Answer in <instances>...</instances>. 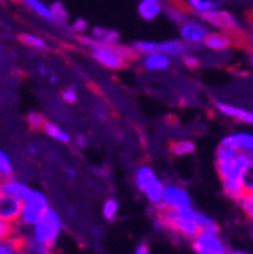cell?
I'll list each match as a JSON object with an SVG mask.
<instances>
[{"mask_svg":"<svg viewBox=\"0 0 253 254\" xmlns=\"http://www.w3.org/2000/svg\"><path fill=\"white\" fill-rule=\"evenodd\" d=\"M253 165V156L246 154V153H238L237 157L234 159V162L231 165V170L228 173L226 177L229 179H235V180H244L246 173L249 171V168ZM225 177V179H226Z\"/></svg>","mask_w":253,"mask_h":254,"instance_id":"obj_15","label":"cell"},{"mask_svg":"<svg viewBox=\"0 0 253 254\" xmlns=\"http://www.w3.org/2000/svg\"><path fill=\"white\" fill-rule=\"evenodd\" d=\"M156 52L164 53L173 59V58H182L188 52V47L182 40H167V41L156 43Z\"/></svg>","mask_w":253,"mask_h":254,"instance_id":"obj_18","label":"cell"},{"mask_svg":"<svg viewBox=\"0 0 253 254\" xmlns=\"http://www.w3.org/2000/svg\"><path fill=\"white\" fill-rule=\"evenodd\" d=\"M49 80H50V83H56V82H58V77H56V76H50Z\"/></svg>","mask_w":253,"mask_h":254,"instance_id":"obj_40","label":"cell"},{"mask_svg":"<svg viewBox=\"0 0 253 254\" xmlns=\"http://www.w3.org/2000/svg\"><path fill=\"white\" fill-rule=\"evenodd\" d=\"M73 141H75V144H76L78 147H81V148H84V147L88 145V138H86L84 133H78V135L73 138Z\"/></svg>","mask_w":253,"mask_h":254,"instance_id":"obj_37","label":"cell"},{"mask_svg":"<svg viewBox=\"0 0 253 254\" xmlns=\"http://www.w3.org/2000/svg\"><path fill=\"white\" fill-rule=\"evenodd\" d=\"M228 254H246V251H243V250H229V253Z\"/></svg>","mask_w":253,"mask_h":254,"instance_id":"obj_39","label":"cell"},{"mask_svg":"<svg viewBox=\"0 0 253 254\" xmlns=\"http://www.w3.org/2000/svg\"><path fill=\"white\" fill-rule=\"evenodd\" d=\"M221 189H223V192L228 198L234 200L235 203L247 192L246 190V186H244V182L241 180H235V179H221Z\"/></svg>","mask_w":253,"mask_h":254,"instance_id":"obj_19","label":"cell"},{"mask_svg":"<svg viewBox=\"0 0 253 254\" xmlns=\"http://www.w3.org/2000/svg\"><path fill=\"white\" fill-rule=\"evenodd\" d=\"M237 204L243 210L244 216L253 222V190H247V192L237 201Z\"/></svg>","mask_w":253,"mask_h":254,"instance_id":"obj_25","label":"cell"},{"mask_svg":"<svg viewBox=\"0 0 253 254\" xmlns=\"http://www.w3.org/2000/svg\"><path fill=\"white\" fill-rule=\"evenodd\" d=\"M164 11L163 0H140L138 3V14L146 21H153Z\"/></svg>","mask_w":253,"mask_h":254,"instance_id":"obj_17","label":"cell"},{"mask_svg":"<svg viewBox=\"0 0 253 254\" xmlns=\"http://www.w3.org/2000/svg\"><path fill=\"white\" fill-rule=\"evenodd\" d=\"M209 27L206 23H203L200 18H191V17H186L180 24H179V35L180 40L188 46H203L206 37L209 35Z\"/></svg>","mask_w":253,"mask_h":254,"instance_id":"obj_7","label":"cell"},{"mask_svg":"<svg viewBox=\"0 0 253 254\" xmlns=\"http://www.w3.org/2000/svg\"><path fill=\"white\" fill-rule=\"evenodd\" d=\"M215 109L218 114H221L226 118L235 120L237 123H241L246 126H253V111L250 109H244V108L225 103V102H215Z\"/></svg>","mask_w":253,"mask_h":254,"instance_id":"obj_11","label":"cell"},{"mask_svg":"<svg viewBox=\"0 0 253 254\" xmlns=\"http://www.w3.org/2000/svg\"><path fill=\"white\" fill-rule=\"evenodd\" d=\"M102 213H103V218L106 221H109V222L115 221L118 213H120V203H118V200H115L112 197L106 198L103 206H102Z\"/></svg>","mask_w":253,"mask_h":254,"instance_id":"obj_24","label":"cell"},{"mask_svg":"<svg viewBox=\"0 0 253 254\" xmlns=\"http://www.w3.org/2000/svg\"><path fill=\"white\" fill-rule=\"evenodd\" d=\"M84 44L91 49V55L102 67L109 70H121L126 64L132 61L137 55L131 47H124L120 44H102L94 38H81Z\"/></svg>","mask_w":253,"mask_h":254,"instance_id":"obj_1","label":"cell"},{"mask_svg":"<svg viewBox=\"0 0 253 254\" xmlns=\"http://www.w3.org/2000/svg\"><path fill=\"white\" fill-rule=\"evenodd\" d=\"M180 59H182L183 65H185L186 68L194 70V68H197V67L200 65V59H199L194 53H188V52H186Z\"/></svg>","mask_w":253,"mask_h":254,"instance_id":"obj_31","label":"cell"},{"mask_svg":"<svg viewBox=\"0 0 253 254\" xmlns=\"http://www.w3.org/2000/svg\"><path fill=\"white\" fill-rule=\"evenodd\" d=\"M246 254H252V253H249V251H246Z\"/></svg>","mask_w":253,"mask_h":254,"instance_id":"obj_41","label":"cell"},{"mask_svg":"<svg viewBox=\"0 0 253 254\" xmlns=\"http://www.w3.org/2000/svg\"><path fill=\"white\" fill-rule=\"evenodd\" d=\"M158 207L170 209V210H182L186 207H193V197L186 188L170 182V183H166L164 186L163 200Z\"/></svg>","mask_w":253,"mask_h":254,"instance_id":"obj_6","label":"cell"},{"mask_svg":"<svg viewBox=\"0 0 253 254\" xmlns=\"http://www.w3.org/2000/svg\"><path fill=\"white\" fill-rule=\"evenodd\" d=\"M18 38H20V41H21L24 46H27V47H30V49H35V50H46V47H47L46 41H44L41 37H37V35H32V34H21Z\"/></svg>","mask_w":253,"mask_h":254,"instance_id":"obj_26","label":"cell"},{"mask_svg":"<svg viewBox=\"0 0 253 254\" xmlns=\"http://www.w3.org/2000/svg\"><path fill=\"white\" fill-rule=\"evenodd\" d=\"M171 58L164 53H152L143 56V67L149 71H166L171 67Z\"/></svg>","mask_w":253,"mask_h":254,"instance_id":"obj_16","label":"cell"},{"mask_svg":"<svg viewBox=\"0 0 253 254\" xmlns=\"http://www.w3.org/2000/svg\"><path fill=\"white\" fill-rule=\"evenodd\" d=\"M220 144L229 145L240 153H246L253 156V132L249 130H237L234 133H229L221 138Z\"/></svg>","mask_w":253,"mask_h":254,"instance_id":"obj_10","label":"cell"},{"mask_svg":"<svg viewBox=\"0 0 253 254\" xmlns=\"http://www.w3.org/2000/svg\"><path fill=\"white\" fill-rule=\"evenodd\" d=\"M134 254H150V247H149V244H147L146 241H144V242H140V244L135 247Z\"/></svg>","mask_w":253,"mask_h":254,"instance_id":"obj_36","label":"cell"},{"mask_svg":"<svg viewBox=\"0 0 253 254\" xmlns=\"http://www.w3.org/2000/svg\"><path fill=\"white\" fill-rule=\"evenodd\" d=\"M61 232H62V218L55 209L50 207L35 222L32 236L38 242H41L47 247H52L61 236Z\"/></svg>","mask_w":253,"mask_h":254,"instance_id":"obj_3","label":"cell"},{"mask_svg":"<svg viewBox=\"0 0 253 254\" xmlns=\"http://www.w3.org/2000/svg\"><path fill=\"white\" fill-rule=\"evenodd\" d=\"M21 207H23L21 200L3 192V190L0 189V219L15 224L20 218Z\"/></svg>","mask_w":253,"mask_h":254,"instance_id":"obj_9","label":"cell"},{"mask_svg":"<svg viewBox=\"0 0 253 254\" xmlns=\"http://www.w3.org/2000/svg\"><path fill=\"white\" fill-rule=\"evenodd\" d=\"M203 46L208 50L217 52V53L228 52L234 46V35L226 34V32H220V30H211Z\"/></svg>","mask_w":253,"mask_h":254,"instance_id":"obj_13","label":"cell"},{"mask_svg":"<svg viewBox=\"0 0 253 254\" xmlns=\"http://www.w3.org/2000/svg\"><path fill=\"white\" fill-rule=\"evenodd\" d=\"M118 40H120V35L118 32L115 30H106V34L103 35V38L100 40L102 44H118Z\"/></svg>","mask_w":253,"mask_h":254,"instance_id":"obj_33","label":"cell"},{"mask_svg":"<svg viewBox=\"0 0 253 254\" xmlns=\"http://www.w3.org/2000/svg\"><path fill=\"white\" fill-rule=\"evenodd\" d=\"M196 144L189 139H179V141H173L169 147V151L171 156L174 157H186L196 153Z\"/></svg>","mask_w":253,"mask_h":254,"instance_id":"obj_22","label":"cell"},{"mask_svg":"<svg viewBox=\"0 0 253 254\" xmlns=\"http://www.w3.org/2000/svg\"><path fill=\"white\" fill-rule=\"evenodd\" d=\"M18 236L17 227L12 222L0 219V241H11Z\"/></svg>","mask_w":253,"mask_h":254,"instance_id":"obj_27","label":"cell"},{"mask_svg":"<svg viewBox=\"0 0 253 254\" xmlns=\"http://www.w3.org/2000/svg\"><path fill=\"white\" fill-rule=\"evenodd\" d=\"M43 132H44L49 138H52L53 141H56V142H59V144H66V145L72 144V136H70V133H69L67 130L62 129V127H59L58 124L49 121V120H47V121L44 123V126H43Z\"/></svg>","mask_w":253,"mask_h":254,"instance_id":"obj_21","label":"cell"},{"mask_svg":"<svg viewBox=\"0 0 253 254\" xmlns=\"http://www.w3.org/2000/svg\"><path fill=\"white\" fill-rule=\"evenodd\" d=\"M86 27H88V24H86V21L82 20V18H78V20L72 24V29L76 32V34H84V32L86 30Z\"/></svg>","mask_w":253,"mask_h":254,"instance_id":"obj_35","label":"cell"},{"mask_svg":"<svg viewBox=\"0 0 253 254\" xmlns=\"http://www.w3.org/2000/svg\"><path fill=\"white\" fill-rule=\"evenodd\" d=\"M50 209L49 197L40 189H32L30 194L23 200V207L20 213V224L26 227H34L35 222L46 213V210Z\"/></svg>","mask_w":253,"mask_h":254,"instance_id":"obj_4","label":"cell"},{"mask_svg":"<svg viewBox=\"0 0 253 254\" xmlns=\"http://www.w3.org/2000/svg\"><path fill=\"white\" fill-rule=\"evenodd\" d=\"M37 68H38V71H40V74L41 76H47V73H49V70L43 65V64H38L37 65Z\"/></svg>","mask_w":253,"mask_h":254,"instance_id":"obj_38","label":"cell"},{"mask_svg":"<svg viewBox=\"0 0 253 254\" xmlns=\"http://www.w3.org/2000/svg\"><path fill=\"white\" fill-rule=\"evenodd\" d=\"M134 183L153 207L161 204L166 182L153 170V167H150L149 164L140 165L134 173Z\"/></svg>","mask_w":253,"mask_h":254,"instance_id":"obj_2","label":"cell"},{"mask_svg":"<svg viewBox=\"0 0 253 254\" xmlns=\"http://www.w3.org/2000/svg\"><path fill=\"white\" fill-rule=\"evenodd\" d=\"M238 153H240L238 150H235L229 145H223V144H220L215 148V171L220 179H225L228 176L231 165Z\"/></svg>","mask_w":253,"mask_h":254,"instance_id":"obj_12","label":"cell"},{"mask_svg":"<svg viewBox=\"0 0 253 254\" xmlns=\"http://www.w3.org/2000/svg\"><path fill=\"white\" fill-rule=\"evenodd\" d=\"M220 3H221V0H186L185 2L186 9L197 17H200L212 9L220 8Z\"/></svg>","mask_w":253,"mask_h":254,"instance_id":"obj_20","label":"cell"},{"mask_svg":"<svg viewBox=\"0 0 253 254\" xmlns=\"http://www.w3.org/2000/svg\"><path fill=\"white\" fill-rule=\"evenodd\" d=\"M0 189L3 190V192L18 198V200H24L29 194H30V186L18 179H14V177H8L5 180H0Z\"/></svg>","mask_w":253,"mask_h":254,"instance_id":"obj_14","label":"cell"},{"mask_svg":"<svg viewBox=\"0 0 253 254\" xmlns=\"http://www.w3.org/2000/svg\"><path fill=\"white\" fill-rule=\"evenodd\" d=\"M199 18L203 23H206L208 26H212L217 30L226 32V34H231V35H237L241 32V24H240L238 18L226 9L217 8V9H212V11L200 15Z\"/></svg>","mask_w":253,"mask_h":254,"instance_id":"obj_8","label":"cell"},{"mask_svg":"<svg viewBox=\"0 0 253 254\" xmlns=\"http://www.w3.org/2000/svg\"><path fill=\"white\" fill-rule=\"evenodd\" d=\"M189 247L194 254H228L231 245L220 232L202 230L189 241Z\"/></svg>","mask_w":253,"mask_h":254,"instance_id":"obj_5","label":"cell"},{"mask_svg":"<svg viewBox=\"0 0 253 254\" xmlns=\"http://www.w3.org/2000/svg\"><path fill=\"white\" fill-rule=\"evenodd\" d=\"M18 236L11 241H0V254H17Z\"/></svg>","mask_w":253,"mask_h":254,"instance_id":"obj_30","label":"cell"},{"mask_svg":"<svg viewBox=\"0 0 253 254\" xmlns=\"http://www.w3.org/2000/svg\"><path fill=\"white\" fill-rule=\"evenodd\" d=\"M61 97H62V100H64L66 103L75 105L78 102V92H76V89L73 86H69V88H66L64 91L61 92Z\"/></svg>","mask_w":253,"mask_h":254,"instance_id":"obj_32","label":"cell"},{"mask_svg":"<svg viewBox=\"0 0 253 254\" xmlns=\"http://www.w3.org/2000/svg\"><path fill=\"white\" fill-rule=\"evenodd\" d=\"M50 9L53 12V17H55V23H61V24H64L69 18V12L67 9L64 8V5L59 3V2H53L50 5Z\"/></svg>","mask_w":253,"mask_h":254,"instance_id":"obj_29","label":"cell"},{"mask_svg":"<svg viewBox=\"0 0 253 254\" xmlns=\"http://www.w3.org/2000/svg\"><path fill=\"white\" fill-rule=\"evenodd\" d=\"M244 186H246V190H253V165L249 168V171L246 173L244 176Z\"/></svg>","mask_w":253,"mask_h":254,"instance_id":"obj_34","label":"cell"},{"mask_svg":"<svg viewBox=\"0 0 253 254\" xmlns=\"http://www.w3.org/2000/svg\"><path fill=\"white\" fill-rule=\"evenodd\" d=\"M21 2L32 11L34 14H37L38 17L44 18V20H49L52 23H55V17H53V12L50 9V6H47L43 0H21Z\"/></svg>","mask_w":253,"mask_h":254,"instance_id":"obj_23","label":"cell"},{"mask_svg":"<svg viewBox=\"0 0 253 254\" xmlns=\"http://www.w3.org/2000/svg\"><path fill=\"white\" fill-rule=\"evenodd\" d=\"M26 121L32 130H43V126L47 120L40 112H29L26 115Z\"/></svg>","mask_w":253,"mask_h":254,"instance_id":"obj_28","label":"cell"}]
</instances>
